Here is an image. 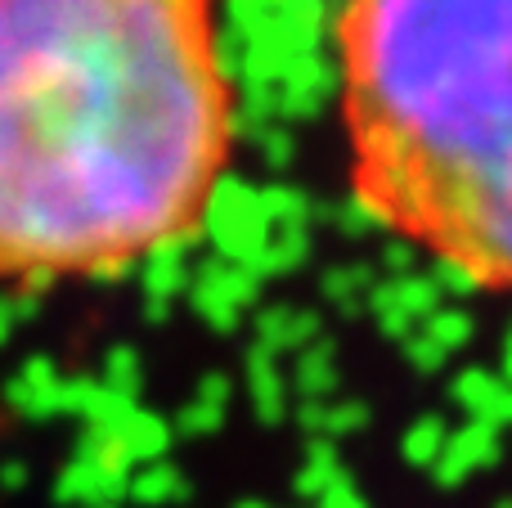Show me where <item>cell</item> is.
I'll return each instance as SVG.
<instances>
[{
  "label": "cell",
  "instance_id": "7402d4cb",
  "mask_svg": "<svg viewBox=\"0 0 512 508\" xmlns=\"http://www.w3.org/2000/svg\"><path fill=\"white\" fill-rule=\"evenodd\" d=\"M243 508H265V504H243Z\"/></svg>",
  "mask_w": 512,
  "mask_h": 508
},
{
  "label": "cell",
  "instance_id": "7c38bea8",
  "mask_svg": "<svg viewBox=\"0 0 512 508\" xmlns=\"http://www.w3.org/2000/svg\"><path fill=\"white\" fill-rule=\"evenodd\" d=\"M104 387L117 392L122 401H135V387H140V356L131 347L108 351V369H104Z\"/></svg>",
  "mask_w": 512,
  "mask_h": 508
},
{
  "label": "cell",
  "instance_id": "8992f818",
  "mask_svg": "<svg viewBox=\"0 0 512 508\" xmlns=\"http://www.w3.org/2000/svg\"><path fill=\"white\" fill-rule=\"evenodd\" d=\"M117 428V441H122V450L131 455V464L135 459H162L167 455V441H171V428L162 419H153V414H144V410H126L122 419L113 423Z\"/></svg>",
  "mask_w": 512,
  "mask_h": 508
},
{
  "label": "cell",
  "instance_id": "cb8c5ba5",
  "mask_svg": "<svg viewBox=\"0 0 512 508\" xmlns=\"http://www.w3.org/2000/svg\"><path fill=\"white\" fill-rule=\"evenodd\" d=\"M499 508H512V504H499Z\"/></svg>",
  "mask_w": 512,
  "mask_h": 508
},
{
  "label": "cell",
  "instance_id": "603a6c76",
  "mask_svg": "<svg viewBox=\"0 0 512 508\" xmlns=\"http://www.w3.org/2000/svg\"><path fill=\"white\" fill-rule=\"evenodd\" d=\"M108 508H122V504H108Z\"/></svg>",
  "mask_w": 512,
  "mask_h": 508
},
{
  "label": "cell",
  "instance_id": "6da1fadb",
  "mask_svg": "<svg viewBox=\"0 0 512 508\" xmlns=\"http://www.w3.org/2000/svg\"><path fill=\"white\" fill-rule=\"evenodd\" d=\"M234 117L212 0H0V279L122 275L207 234Z\"/></svg>",
  "mask_w": 512,
  "mask_h": 508
},
{
  "label": "cell",
  "instance_id": "8fae6325",
  "mask_svg": "<svg viewBox=\"0 0 512 508\" xmlns=\"http://www.w3.org/2000/svg\"><path fill=\"white\" fill-rule=\"evenodd\" d=\"M337 383V369H333V351L328 347H310L301 351V365H297V387L306 401H319V396H328Z\"/></svg>",
  "mask_w": 512,
  "mask_h": 508
},
{
  "label": "cell",
  "instance_id": "ac0fdd59",
  "mask_svg": "<svg viewBox=\"0 0 512 508\" xmlns=\"http://www.w3.org/2000/svg\"><path fill=\"white\" fill-rule=\"evenodd\" d=\"M198 401H207V405H216V410H225V401H230V378L207 374L203 387H198Z\"/></svg>",
  "mask_w": 512,
  "mask_h": 508
},
{
  "label": "cell",
  "instance_id": "e0dca14e",
  "mask_svg": "<svg viewBox=\"0 0 512 508\" xmlns=\"http://www.w3.org/2000/svg\"><path fill=\"white\" fill-rule=\"evenodd\" d=\"M319 508H369V504H364L360 495H355V486L346 482V477H337V482L324 491V500H319Z\"/></svg>",
  "mask_w": 512,
  "mask_h": 508
},
{
  "label": "cell",
  "instance_id": "44dd1931",
  "mask_svg": "<svg viewBox=\"0 0 512 508\" xmlns=\"http://www.w3.org/2000/svg\"><path fill=\"white\" fill-rule=\"evenodd\" d=\"M23 482V464H14V468H5V486H18Z\"/></svg>",
  "mask_w": 512,
  "mask_h": 508
},
{
  "label": "cell",
  "instance_id": "5b68a950",
  "mask_svg": "<svg viewBox=\"0 0 512 508\" xmlns=\"http://www.w3.org/2000/svg\"><path fill=\"white\" fill-rule=\"evenodd\" d=\"M319 320L310 311H292V306H270L256 320V338H261V351H297L315 338Z\"/></svg>",
  "mask_w": 512,
  "mask_h": 508
},
{
  "label": "cell",
  "instance_id": "d6986e66",
  "mask_svg": "<svg viewBox=\"0 0 512 508\" xmlns=\"http://www.w3.org/2000/svg\"><path fill=\"white\" fill-rule=\"evenodd\" d=\"M265 149H270V162H288V135L270 131V135H265Z\"/></svg>",
  "mask_w": 512,
  "mask_h": 508
},
{
  "label": "cell",
  "instance_id": "9c48e42d",
  "mask_svg": "<svg viewBox=\"0 0 512 508\" xmlns=\"http://www.w3.org/2000/svg\"><path fill=\"white\" fill-rule=\"evenodd\" d=\"M445 423L436 419V414H427V419H418L414 428L405 432V441H400V450H405V459L409 464H418V468H436V459H441V450H445Z\"/></svg>",
  "mask_w": 512,
  "mask_h": 508
},
{
  "label": "cell",
  "instance_id": "277c9868",
  "mask_svg": "<svg viewBox=\"0 0 512 508\" xmlns=\"http://www.w3.org/2000/svg\"><path fill=\"white\" fill-rule=\"evenodd\" d=\"M499 459V432L495 428H481V423H468L463 432H454V437H445V450L441 459H436V482L454 486L463 482L468 473H481V468H490Z\"/></svg>",
  "mask_w": 512,
  "mask_h": 508
},
{
  "label": "cell",
  "instance_id": "2e32d148",
  "mask_svg": "<svg viewBox=\"0 0 512 508\" xmlns=\"http://www.w3.org/2000/svg\"><path fill=\"white\" fill-rule=\"evenodd\" d=\"M405 347H409V360H414L418 369H436V365H445V356H450V351H441L432 338H427V333H418V338H409Z\"/></svg>",
  "mask_w": 512,
  "mask_h": 508
},
{
  "label": "cell",
  "instance_id": "4fadbf2b",
  "mask_svg": "<svg viewBox=\"0 0 512 508\" xmlns=\"http://www.w3.org/2000/svg\"><path fill=\"white\" fill-rule=\"evenodd\" d=\"M423 333H427V338H432L441 351H454V347H463V342L472 338V320H468L463 311H445V306H441V311L427 320Z\"/></svg>",
  "mask_w": 512,
  "mask_h": 508
},
{
  "label": "cell",
  "instance_id": "9a60e30c",
  "mask_svg": "<svg viewBox=\"0 0 512 508\" xmlns=\"http://www.w3.org/2000/svg\"><path fill=\"white\" fill-rule=\"evenodd\" d=\"M324 288H328V297H337V302H355V297H369V288H373V275L369 270H360V266H351V270H333V275L324 279Z\"/></svg>",
  "mask_w": 512,
  "mask_h": 508
},
{
  "label": "cell",
  "instance_id": "7a4b0ae2",
  "mask_svg": "<svg viewBox=\"0 0 512 508\" xmlns=\"http://www.w3.org/2000/svg\"><path fill=\"white\" fill-rule=\"evenodd\" d=\"M337 86L360 212L512 288V0H346Z\"/></svg>",
  "mask_w": 512,
  "mask_h": 508
},
{
  "label": "cell",
  "instance_id": "3957f363",
  "mask_svg": "<svg viewBox=\"0 0 512 508\" xmlns=\"http://www.w3.org/2000/svg\"><path fill=\"white\" fill-rule=\"evenodd\" d=\"M454 401L472 414V423L481 428H504L512 423V383H504V374H490V369H468V374L454 378Z\"/></svg>",
  "mask_w": 512,
  "mask_h": 508
},
{
  "label": "cell",
  "instance_id": "30bf717a",
  "mask_svg": "<svg viewBox=\"0 0 512 508\" xmlns=\"http://www.w3.org/2000/svg\"><path fill=\"white\" fill-rule=\"evenodd\" d=\"M180 491H185V486H180V473L171 464H149L144 473H135L131 482H126V495L140 504H167V500H176Z\"/></svg>",
  "mask_w": 512,
  "mask_h": 508
},
{
  "label": "cell",
  "instance_id": "5bb4252c",
  "mask_svg": "<svg viewBox=\"0 0 512 508\" xmlns=\"http://www.w3.org/2000/svg\"><path fill=\"white\" fill-rule=\"evenodd\" d=\"M221 423H225V410H216V405H207V401H189V410H180L176 428L189 432V437H212Z\"/></svg>",
  "mask_w": 512,
  "mask_h": 508
},
{
  "label": "cell",
  "instance_id": "ba28073f",
  "mask_svg": "<svg viewBox=\"0 0 512 508\" xmlns=\"http://www.w3.org/2000/svg\"><path fill=\"white\" fill-rule=\"evenodd\" d=\"M337 450H333V441H324V437H310V455H306V468H301V477H297V491L301 495H310V500H324V491L337 482Z\"/></svg>",
  "mask_w": 512,
  "mask_h": 508
},
{
  "label": "cell",
  "instance_id": "52a82bcc",
  "mask_svg": "<svg viewBox=\"0 0 512 508\" xmlns=\"http://www.w3.org/2000/svg\"><path fill=\"white\" fill-rule=\"evenodd\" d=\"M248 383H252V401H256V414H265V419H283V378H279V365H274L270 351L256 347L252 360H248Z\"/></svg>",
  "mask_w": 512,
  "mask_h": 508
},
{
  "label": "cell",
  "instance_id": "ffe728a7",
  "mask_svg": "<svg viewBox=\"0 0 512 508\" xmlns=\"http://www.w3.org/2000/svg\"><path fill=\"white\" fill-rule=\"evenodd\" d=\"M504 383H512V333H508V342H504Z\"/></svg>",
  "mask_w": 512,
  "mask_h": 508
}]
</instances>
